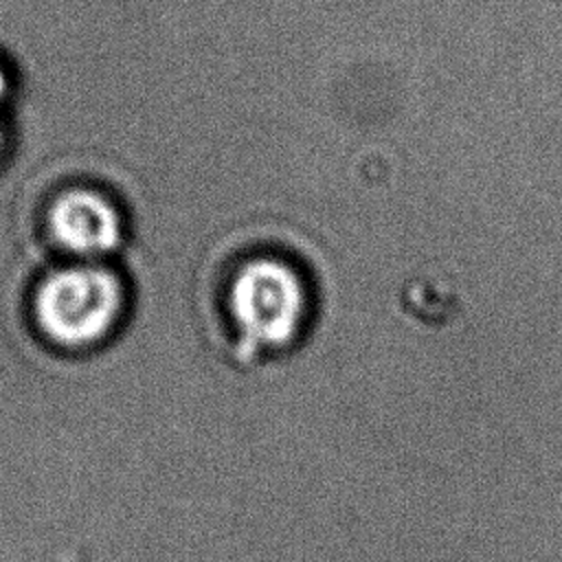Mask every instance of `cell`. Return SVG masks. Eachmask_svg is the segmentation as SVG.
<instances>
[{
	"instance_id": "2",
	"label": "cell",
	"mask_w": 562,
	"mask_h": 562,
	"mask_svg": "<svg viewBox=\"0 0 562 562\" xmlns=\"http://www.w3.org/2000/svg\"><path fill=\"white\" fill-rule=\"evenodd\" d=\"M123 312V281L103 261L55 268L42 277L33 296L40 338L64 353H88L108 342Z\"/></svg>"
},
{
	"instance_id": "1",
	"label": "cell",
	"mask_w": 562,
	"mask_h": 562,
	"mask_svg": "<svg viewBox=\"0 0 562 562\" xmlns=\"http://www.w3.org/2000/svg\"><path fill=\"white\" fill-rule=\"evenodd\" d=\"M305 299L301 270L283 257L261 255L237 268L226 301L235 358L257 362L290 351L305 329Z\"/></svg>"
},
{
	"instance_id": "3",
	"label": "cell",
	"mask_w": 562,
	"mask_h": 562,
	"mask_svg": "<svg viewBox=\"0 0 562 562\" xmlns=\"http://www.w3.org/2000/svg\"><path fill=\"white\" fill-rule=\"evenodd\" d=\"M48 233L75 261H103L123 239V215L101 191L75 187L61 191L48 209Z\"/></svg>"
},
{
	"instance_id": "5",
	"label": "cell",
	"mask_w": 562,
	"mask_h": 562,
	"mask_svg": "<svg viewBox=\"0 0 562 562\" xmlns=\"http://www.w3.org/2000/svg\"><path fill=\"white\" fill-rule=\"evenodd\" d=\"M2 145H4V136H2V127H0V154H2Z\"/></svg>"
},
{
	"instance_id": "4",
	"label": "cell",
	"mask_w": 562,
	"mask_h": 562,
	"mask_svg": "<svg viewBox=\"0 0 562 562\" xmlns=\"http://www.w3.org/2000/svg\"><path fill=\"white\" fill-rule=\"evenodd\" d=\"M9 90H11V79H9L7 68H4V66H2V61H0V105L4 103V99H7Z\"/></svg>"
}]
</instances>
